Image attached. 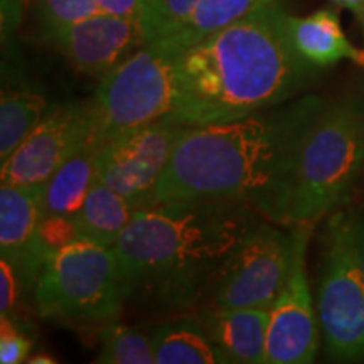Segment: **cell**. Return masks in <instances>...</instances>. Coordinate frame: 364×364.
Returning a JSON list of instances; mask_svg holds the SVG:
<instances>
[{
    "instance_id": "6da1fadb",
    "label": "cell",
    "mask_w": 364,
    "mask_h": 364,
    "mask_svg": "<svg viewBox=\"0 0 364 364\" xmlns=\"http://www.w3.org/2000/svg\"><path fill=\"white\" fill-rule=\"evenodd\" d=\"M324 97L304 95L225 124L188 127L156 189V203L243 201L273 223L302 136Z\"/></svg>"
},
{
    "instance_id": "7a4b0ae2",
    "label": "cell",
    "mask_w": 364,
    "mask_h": 364,
    "mask_svg": "<svg viewBox=\"0 0 364 364\" xmlns=\"http://www.w3.org/2000/svg\"><path fill=\"white\" fill-rule=\"evenodd\" d=\"M277 2L258 9L179 54L174 108L186 127L238 120L297 97L318 70L299 56Z\"/></svg>"
},
{
    "instance_id": "3957f363",
    "label": "cell",
    "mask_w": 364,
    "mask_h": 364,
    "mask_svg": "<svg viewBox=\"0 0 364 364\" xmlns=\"http://www.w3.org/2000/svg\"><path fill=\"white\" fill-rule=\"evenodd\" d=\"M233 199L167 201L136 209L113 245L129 299L167 309L193 307L228 255L260 223Z\"/></svg>"
},
{
    "instance_id": "277c9868",
    "label": "cell",
    "mask_w": 364,
    "mask_h": 364,
    "mask_svg": "<svg viewBox=\"0 0 364 364\" xmlns=\"http://www.w3.org/2000/svg\"><path fill=\"white\" fill-rule=\"evenodd\" d=\"M364 171V93L324 98L302 136L273 223L316 225Z\"/></svg>"
},
{
    "instance_id": "5b68a950",
    "label": "cell",
    "mask_w": 364,
    "mask_h": 364,
    "mask_svg": "<svg viewBox=\"0 0 364 364\" xmlns=\"http://www.w3.org/2000/svg\"><path fill=\"white\" fill-rule=\"evenodd\" d=\"M34 300L43 318L115 321L129 300L115 250L88 238L73 241L41 268Z\"/></svg>"
},
{
    "instance_id": "8992f818",
    "label": "cell",
    "mask_w": 364,
    "mask_h": 364,
    "mask_svg": "<svg viewBox=\"0 0 364 364\" xmlns=\"http://www.w3.org/2000/svg\"><path fill=\"white\" fill-rule=\"evenodd\" d=\"M177 58L149 43L100 80L88 102V139L98 150L171 115Z\"/></svg>"
},
{
    "instance_id": "52a82bcc",
    "label": "cell",
    "mask_w": 364,
    "mask_h": 364,
    "mask_svg": "<svg viewBox=\"0 0 364 364\" xmlns=\"http://www.w3.org/2000/svg\"><path fill=\"white\" fill-rule=\"evenodd\" d=\"M316 307L327 356L338 361L363 359L364 273L346 211L334 213L327 223Z\"/></svg>"
},
{
    "instance_id": "ba28073f",
    "label": "cell",
    "mask_w": 364,
    "mask_h": 364,
    "mask_svg": "<svg viewBox=\"0 0 364 364\" xmlns=\"http://www.w3.org/2000/svg\"><path fill=\"white\" fill-rule=\"evenodd\" d=\"M294 255V231L260 221L228 255L213 285L216 307L270 309L284 289Z\"/></svg>"
},
{
    "instance_id": "9c48e42d",
    "label": "cell",
    "mask_w": 364,
    "mask_h": 364,
    "mask_svg": "<svg viewBox=\"0 0 364 364\" xmlns=\"http://www.w3.org/2000/svg\"><path fill=\"white\" fill-rule=\"evenodd\" d=\"M188 127L162 118L98 150L97 176L135 209L156 204V189L176 144Z\"/></svg>"
},
{
    "instance_id": "30bf717a",
    "label": "cell",
    "mask_w": 364,
    "mask_h": 364,
    "mask_svg": "<svg viewBox=\"0 0 364 364\" xmlns=\"http://www.w3.org/2000/svg\"><path fill=\"white\" fill-rule=\"evenodd\" d=\"M290 228L294 231L292 265L284 289L270 307L265 364H309L318 349L321 327L306 267L314 225Z\"/></svg>"
},
{
    "instance_id": "8fae6325",
    "label": "cell",
    "mask_w": 364,
    "mask_h": 364,
    "mask_svg": "<svg viewBox=\"0 0 364 364\" xmlns=\"http://www.w3.org/2000/svg\"><path fill=\"white\" fill-rule=\"evenodd\" d=\"M88 135V102L54 108L2 162V182L46 184Z\"/></svg>"
},
{
    "instance_id": "7c38bea8",
    "label": "cell",
    "mask_w": 364,
    "mask_h": 364,
    "mask_svg": "<svg viewBox=\"0 0 364 364\" xmlns=\"http://www.w3.org/2000/svg\"><path fill=\"white\" fill-rule=\"evenodd\" d=\"M46 38L76 70L98 78L149 44L142 22L107 12L59 27Z\"/></svg>"
},
{
    "instance_id": "4fadbf2b",
    "label": "cell",
    "mask_w": 364,
    "mask_h": 364,
    "mask_svg": "<svg viewBox=\"0 0 364 364\" xmlns=\"http://www.w3.org/2000/svg\"><path fill=\"white\" fill-rule=\"evenodd\" d=\"M199 321L231 363L265 364L270 309L215 306Z\"/></svg>"
},
{
    "instance_id": "5bb4252c",
    "label": "cell",
    "mask_w": 364,
    "mask_h": 364,
    "mask_svg": "<svg viewBox=\"0 0 364 364\" xmlns=\"http://www.w3.org/2000/svg\"><path fill=\"white\" fill-rule=\"evenodd\" d=\"M285 33L304 61L316 68L338 65L349 59L364 68V49L354 46L344 34L338 12L321 9L306 17L284 14Z\"/></svg>"
},
{
    "instance_id": "9a60e30c",
    "label": "cell",
    "mask_w": 364,
    "mask_h": 364,
    "mask_svg": "<svg viewBox=\"0 0 364 364\" xmlns=\"http://www.w3.org/2000/svg\"><path fill=\"white\" fill-rule=\"evenodd\" d=\"M44 216V184L0 186V255L22 268Z\"/></svg>"
},
{
    "instance_id": "2e32d148",
    "label": "cell",
    "mask_w": 364,
    "mask_h": 364,
    "mask_svg": "<svg viewBox=\"0 0 364 364\" xmlns=\"http://www.w3.org/2000/svg\"><path fill=\"white\" fill-rule=\"evenodd\" d=\"M156 364H228L203 322L193 317H177L156 326L150 332Z\"/></svg>"
},
{
    "instance_id": "e0dca14e",
    "label": "cell",
    "mask_w": 364,
    "mask_h": 364,
    "mask_svg": "<svg viewBox=\"0 0 364 364\" xmlns=\"http://www.w3.org/2000/svg\"><path fill=\"white\" fill-rule=\"evenodd\" d=\"M272 2L275 0H199L193 14L179 27L152 43L181 54Z\"/></svg>"
},
{
    "instance_id": "ac0fdd59",
    "label": "cell",
    "mask_w": 364,
    "mask_h": 364,
    "mask_svg": "<svg viewBox=\"0 0 364 364\" xmlns=\"http://www.w3.org/2000/svg\"><path fill=\"white\" fill-rule=\"evenodd\" d=\"M98 147L86 139L44 184V215L75 216L97 176Z\"/></svg>"
},
{
    "instance_id": "d6986e66",
    "label": "cell",
    "mask_w": 364,
    "mask_h": 364,
    "mask_svg": "<svg viewBox=\"0 0 364 364\" xmlns=\"http://www.w3.org/2000/svg\"><path fill=\"white\" fill-rule=\"evenodd\" d=\"M136 209L115 189L95 179L83 206L76 213L81 238L113 247L118 236L130 225Z\"/></svg>"
},
{
    "instance_id": "ffe728a7",
    "label": "cell",
    "mask_w": 364,
    "mask_h": 364,
    "mask_svg": "<svg viewBox=\"0 0 364 364\" xmlns=\"http://www.w3.org/2000/svg\"><path fill=\"white\" fill-rule=\"evenodd\" d=\"M48 100L33 90H2L0 100V161L27 139L48 115Z\"/></svg>"
},
{
    "instance_id": "44dd1931",
    "label": "cell",
    "mask_w": 364,
    "mask_h": 364,
    "mask_svg": "<svg viewBox=\"0 0 364 364\" xmlns=\"http://www.w3.org/2000/svg\"><path fill=\"white\" fill-rule=\"evenodd\" d=\"M81 238L76 216H48L41 220L26 260L19 270L21 280L34 287L44 263L68 245Z\"/></svg>"
},
{
    "instance_id": "7402d4cb",
    "label": "cell",
    "mask_w": 364,
    "mask_h": 364,
    "mask_svg": "<svg viewBox=\"0 0 364 364\" xmlns=\"http://www.w3.org/2000/svg\"><path fill=\"white\" fill-rule=\"evenodd\" d=\"M100 354L95 363L102 364H154L150 334L142 329L110 321L100 329Z\"/></svg>"
},
{
    "instance_id": "603a6c76",
    "label": "cell",
    "mask_w": 364,
    "mask_h": 364,
    "mask_svg": "<svg viewBox=\"0 0 364 364\" xmlns=\"http://www.w3.org/2000/svg\"><path fill=\"white\" fill-rule=\"evenodd\" d=\"M36 11L44 34L103 12L97 0H38Z\"/></svg>"
},
{
    "instance_id": "cb8c5ba5",
    "label": "cell",
    "mask_w": 364,
    "mask_h": 364,
    "mask_svg": "<svg viewBox=\"0 0 364 364\" xmlns=\"http://www.w3.org/2000/svg\"><path fill=\"white\" fill-rule=\"evenodd\" d=\"M199 0H152L147 22L149 43L169 34L193 14Z\"/></svg>"
},
{
    "instance_id": "d4e9b609",
    "label": "cell",
    "mask_w": 364,
    "mask_h": 364,
    "mask_svg": "<svg viewBox=\"0 0 364 364\" xmlns=\"http://www.w3.org/2000/svg\"><path fill=\"white\" fill-rule=\"evenodd\" d=\"M31 348H33V341L27 338L26 334H22L11 317L2 316V318H0V363H26Z\"/></svg>"
},
{
    "instance_id": "484cf974",
    "label": "cell",
    "mask_w": 364,
    "mask_h": 364,
    "mask_svg": "<svg viewBox=\"0 0 364 364\" xmlns=\"http://www.w3.org/2000/svg\"><path fill=\"white\" fill-rule=\"evenodd\" d=\"M21 275L6 258H0V314L11 317L19 299Z\"/></svg>"
},
{
    "instance_id": "4316f807",
    "label": "cell",
    "mask_w": 364,
    "mask_h": 364,
    "mask_svg": "<svg viewBox=\"0 0 364 364\" xmlns=\"http://www.w3.org/2000/svg\"><path fill=\"white\" fill-rule=\"evenodd\" d=\"M97 4L103 12L142 22L144 29L147 27L150 9H152V0H97Z\"/></svg>"
},
{
    "instance_id": "83f0119b",
    "label": "cell",
    "mask_w": 364,
    "mask_h": 364,
    "mask_svg": "<svg viewBox=\"0 0 364 364\" xmlns=\"http://www.w3.org/2000/svg\"><path fill=\"white\" fill-rule=\"evenodd\" d=\"M22 17L21 0H2V31L11 33L19 26Z\"/></svg>"
},
{
    "instance_id": "f1b7e54d",
    "label": "cell",
    "mask_w": 364,
    "mask_h": 364,
    "mask_svg": "<svg viewBox=\"0 0 364 364\" xmlns=\"http://www.w3.org/2000/svg\"><path fill=\"white\" fill-rule=\"evenodd\" d=\"M349 218H351V228H353V236H354V245H356L358 258L364 273V209H361V211L349 213Z\"/></svg>"
},
{
    "instance_id": "f546056e",
    "label": "cell",
    "mask_w": 364,
    "mask_h": 364,
    "mask_svg": "<svg viewBox=\"0 0 364 364\" xmlns=\"http://www.w3.org/2000/svg\"><path fill=\"white\" fill-rule=\"evenodd\" d=\"M331 2L336 4V6L343 7V9H348L349 12H353L354 16H356V19H359V16H361V11H363L364 0H331Z\"/></svg>"
},
{
    "instance_id": "4dcf8cb0",
    "label": "cell",
    "mask_w": 364,
    "mask_h": 364,
    "mask_svg": "<svg viewBox=\"0 0 364 364\" xmlns=\"http://www.w3.org/2000/svg\"><path fill=\"white\" fill-rule=\"evenodd\" d=\"M26 363H33V364H53V363H58L56 359H53L51 356H48V354H36V356L29 358Z\"/></svg>"
},
{
    "instance_id": "1f68e13d",
    "label": "cell",
    "mask_w": 364,
    "mask_h": 364,
    "mask_svg": "<svg viewBox=\"0 0 364 364\" xmlns=\"http://www.w3.org/2000/svg\"><path fill=\"white\" fill-rule=\"evenodd\" d=\"M359 22H361V26H363V33H364V2H363V11H361V16H359V19H358Z\"/></svg>"
}]
</instances>
